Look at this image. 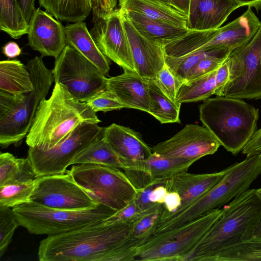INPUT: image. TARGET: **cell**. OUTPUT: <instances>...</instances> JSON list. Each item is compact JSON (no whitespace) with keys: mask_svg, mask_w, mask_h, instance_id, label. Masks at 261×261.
<instances>
[{"mask_svg":"<svg viewBox=\"0 0 261 261\" xmlns=\"http://www.w3.org/2000/svg\"><path fill=\"white\" fill-rule=\"evenodd\" d=\"M158 1L166 4V5H169L170 6L174 7L173 4H172L171 0H158Z\"/></svg>","mask_w":261,"mask_h":261,"instance_id":"cell-52","label":"cell"},{"mask_svg":"<svg viewBox=\"0 0 261 261\" xmlns=\"http://www.w3.org/2000/svg\"><path fill=\"white\" fill-rule=\"evenodd\" d=\"M216 71L184 82L177 91V102L181 105L185 102L204 100L214 94L216 90Z\"/></svg>","mask_w":261,"mask_h":261,"instance_id":"cell-33","label":"cell"},{"mask_svg":"<svg viewBox=\"0 0 261 261\" xmlns=\"http://www.w3.org/2000/svg\"><path fill=\"white\" fill-rule=\"evenodd\" d=\"M31 202L63 210H83L98 204L75 182L69 170L67 173L37 177Z\"/></svg>","mask_w":261,"mask_h":261,"instance_id":"cell-12","label":"cell"},{"mask_svg":"<svg viewBox=\"0 0 261 261\" xmlns=\"http://www.w3.org/2000/svg\"><path fill=\"white\" fill-rule=\"evenodd\" d=\"M226 62L228 81L215 95L240 99H261V25L248 42L229 54Z\"/></svg>","mask_w":261,"mask_h":261,"instance_id":"cell-9","label":"cell"},{"mask_svg":"<svg viewBox=\"0 0 261 261\" xmlns=\"http://www.w3.org/2000/svg\"><path fill=\"white\" fill-rule=\"evenodd\" d=\"M133 224L103 221L63 234L47 236L39 244L40 261H133L138 242Z\"/></svg>","mask_w":261,"mask_h":261,"instance_id":"cell-1","label":"cell"},{"mask_svg":"<svg viewBox=\"0 0 261 261\" xmlns=\"http://www.w3.org/2000/svg\"><path fill=\"white\" fill-rule=\"evenodd\" d=\"M119 9L140 13L150 19L187 28L188 16L158 0H119Z\"/></svg>","mask_w":261,"mask_h":261,"instance_id":"cell-26","label":"cell"},{"mask_svg":"<svg viewBox=\"0 0 261 261\" xmlns=\"http://www.w3.org/2000/svg\"><path fill=\"white\" fill-rule=\"evenodd\" d=\"M101 121L87 104L77 99L63 85L55 83L49 98L40 103L26 137L29 147L48 150L80 127Z\"/></svg>","mask_w":261,"mask_h":261,"instance_id":"cell-2","label":"cell"},{"mask_svg":"<svg viewBox=\"0 0 261 261\" xmlns=\"http://www.w3.org/2000/svg\"><path fill=\"white\" fill-rule=\"evenodd\" d=\"M242 151L246 157L261 153V128L255 131Z\"/></svg>","mask_w":261,"mask_h":261,"instance_id":"cell-43","label":"cell"},{"mask_svg":"<svg viewBox=\"0 0 261 261\" xmlns=\"http://www.w3.org/2000/svg\"><path fill=\"white\" fill-rule=\"evenodd\" d=\"M104 128L98 124H85L50 149L29 147L27 156L31 161L36 176L65 173L67 167L72 164L81 152L103 136Z\"/></svg>","mask_w":261,"mask_h":261,"instance_id":"cell-11","label":"cell"},{"mask_svg":"<svg viewBox=\"0 0 261 261\" xmlns=\"http://www.w3.org/2000/svg\"><path fill=\"white\" fill-rule=\"evenodd\" d=\"M0 29L13 39L28 34L29 23L17 0H0Z\"/></svg>","mask_w":261,"mask_h":261,"instance_id":"cell-31","label":"cell"},{"mask_svg":"<svg viewBox=\"0 0 261 261\" xmlns=\"http://www.w3.org/2000/svg\"><path fill=\"white\" fill-rule=\"evenodd\" d=\"M120 14L129 44L136 72L145 79L154 80L165 65L163 46L143 36L121 12Z\"/></svg>","mask_w":261,"mask_h":261,"instance_id":"cell-17","label":"cell"},{"mask_svg":"<svg viewBox=\"0 0 261 261\" xmlns=\"http://www.w3.org/2000/svg\"><path fill=\"white\" fill-rule=\"evenodd\" d=\"M191 0H171L174 7L180 12L187 15L189 13Z\"/></svg>","mask_w":261,"mask_h":261,"instance_id":"cell-50","label":"cell"},{"mask_svg":"<svg viewBox=\"0 0 261 261\" xmlns=\"http://www.w3.org/2000/svg\"><path fill=\"white\" fill-rule=\"evenodd\" d=\"M261 260V243L241 240L220 250L212 261Z\"/></svg>","mask_w":261,"mask_h":261,"instance_id":"cell-34","label":"cell"},{"mask_svg":"<svg viewBox=\"0 0 261 261\" xmlns=\"http://www.w3.org/2000/svg\"><path fill=\"white\" fill-rule=\"evenodd\" d=\"M23 13L24 17L28 23H29L35 10V0H17Z\"/></svg>","mask_w":261,"mask_h":261,"instance_id":"cell-48","label":"cell"},{"mask_svg":"<svg viewBox=\"0 0 261 261\" xmlns=\"http://www.w3.org/2000/svg\"><path fill=\"white\" fill-rule=\"evenodd\" d=\"M92 22L90 33L103 54L124 70L136 72L119 8Z\"/></svg>","mask_w":261,"mask_h":261,"instance_id":"cell-13","label":"cell"},{"mask_svg":"<svg viewBox=\"0 0 261 261\" xmlns=\"http://www.w3.org/2000/svg\"><path fill=\"white\" fill-rule=\"evenodd\" d=\"M34 86L30 73L19 60L0 62V92L19 95L32 91Z\"/></svg>","mask_w":261,"mask_h":261,"instance_id":"cell-27","label":"cell"},{"mask_svg":"<svg viewBox=\"0 0 261 261\" xmlns=\"http://www.w3.org/2000/svg\"><path fill=\"white\" fill-rule=\"evenodd\" d=\"M28 45L42 57L57 59L67 45L65 27L57 19L40 8L36 9L29 23Z\"/></svg>","mask_w":261,"mask_h":261,"instance_id":"cell-16","label":"cell"},{"mask_svg":"<svg viewBox=\"0 0 261 261\" xmlns=\"http://www.w3.org/2000/svg\"><path fill=\"white\" fill-rule=\"evenodd\" d=\"M167 193L168 191L164 184L156 186L150 194V200L153 203L163 204Z\"/></svg>","mask_w":261,"mask_h":261,"instance_id":"cell-47","label":"cell"},{"mask_svg":"<svg viewBox=\"0 0 261 261\" xmlns=\"http://www.w3.org/2000/svg\"><path fill=\"white\" fill-rule=\"evenodd\" d=\"M86 102L95 113L125 108L116 95L108 89L97 93Z\"/></svg>","mask_w":261,"mask_h":261,"instance_id":"cell-38","label":"cell"},{"mask_svg":"<svg viewBox=\"0 0 261 261\" xmlns=\"http://www.w3.org/2000/svg\"><path fill=\"white\" fill-rule=\"evenodd\" d=\"M231 50L226 48H210L198 50L179 57H173L165 55V64L179 80L186 81L189 71L200 60L211 56H228Z\"/></svg>","mask_w":261,"mask_h":261,"instance_id":"cell-32","label":"cell"},{"mask_svg":"<svg viewBox=\"0 0 261 261\" xmlns=\"http://www.w3.org/2000/svg\"><path fill=\"white\" fill-rule=\"evenodd\" d=\"M259 110L242 99L216 96L203 100L199 118L227 151L238 154L255 132Z\"/></svg>","mask_w":261,"mask_h":261,"instance_id":"cell-4","label":"cell"},{"mask_svg":"<svg viewBox=\"0 0 261 261\" xmlns=\"http://www.w3.org/2000/svg\"><path fill=\"white\" fill-rule=\"evenodd\" d=\"M119 10L141 35L163 46L190 31L188 28L149 18L137 12Z\"/></svg>","mask_w":261,"mask_h":261,"instance_id":"cell-24","label":"cell"},{"mask_svg":"<svg viewBox=\"0 0 261 261\" xmlns=\"http://www.w3.org/2000/svg\"><path fill=\"white\" fill-rule=\"evenodd\" d=\"M55 83L65 86L77 99L86 102L107 89V79L90 61L68 45L55 60Z\"/></svg>","mask_w":261,"mask_h":261,"instance_id":"cell-10","label":"cell"},{"mask_svg":"<svg viewBox=\"0 0 261 261\" xmlns=\"http://www.w3.org/2000/svg\"><path fill=\"white\" fill-rule=\"evenodd\" d=\"M241 240L245 242L261 243V219L253 227L244 233Z\"/></svg>","mask_w":261,"mask_h":261,"instance_id":"cell-46","label":"cell"},{"mask_svg":"<svg viewBox=\"0 0 261 261\" xmlns=\"http://www.w3.org/2000/svg\"><path fill=\"white\" fill-rule=\"evenodd\" d=\"M34 184L35 180L0 186V206L13 208L31 202Z\"/></svg>","mask_w":261,"mask_h":261,"instance_id":"cell-36","label":"cell"},{"mask_svg":"<svg viewBox=\"0 0 261 261\" xmlns=\"http://www.w3.org/2000/svg\"><path fill=\"white\" fill-rule=\"evenodd\" d=\"M3 53L8 58H14L19 56L21 50L19 45L15 42L7 43L2 48Z\"/></svg>","mask_w":261,"mask_h":261,"instance_id":"cell-49","label":"cell"},{"mask_svg":"<svg viewBox=\"0 0 261 261\" xmlns=\"http://www.w3.org/2000/svg\"><path fill=\"white\" fill-rule=\"evenodd\" d=\"M40 6L56 19L67 22L104 17L115 9L117 0H39Z\"/></svg>","mask_w":261,"mask_h":261,"instance_id":"cell-18","label":"cell"},{"mask_svg":"<svg viewBox=\"0 0 261 261\" xmlns=\"http://www.w3.org/2000/svg\"><path fill=\"white\" fill-rule=\"evenodd\" d=\"M67 45L73 47L92 62L106 76L110 70L109 62L98 47L86 22L68 24L65 27Z\"/></svg>","mask_w":261,"mask_h":261,"instance_id":"cell-25","label":"cell"},{"mask_svg":"<svg viewBox=\"0 0 261 261\" xmlns=\"http://www.w3.org/2000/svg\"><path fill=\"white\" fill-rule=\"evenodd\" d=\"M103 138L122 162L145 160L152 153L141 135L127 127L112 123L105 127Z\"/></svg>","mask_w":261,"mask_h":261,"instance_id":"cell-22","label":"cell"},{"mask_svg":"<svg viewBox=\"0 0 261 261\" xmlns=\"http://www.w3.org/2000/svg\"><path fill=\"white\" fill-rule=\"evenodd\" d=\"M34 86L28 93L13 95L0 92V145L18 146L27 137L41 101L45 99L54 81L42 57L36 56L25 65Z\"/></svg>","mask_w":261,"mask_h":261,"instance_id":"cell-3","label":"cell"},{"mask_svg":"<svg viewBox=\"0 0 261 261\" xmlns=\"http://www.w3.org/2000/svg\"><path fill=\"white\" fill-rule=\"evenodd\" d=\"M19 224L34 234L56 236L105 220L117 211L102 204L83 210L52 208L33 202L12 208Z\"/></svg>","mask_w":261,"mask_h":261,"instance_id":"cell-7","label":"cell"},{"mask_svg":"<svg viewBox=\"0 0 261 261\" xmlns=\"http://www.w3.org/2000/svg\"><path fill=\"white\" fill-rule=\"evenodd\" d=\"M195 1L196 0H191L190 1V6L189 13L192 10L193 7H194Z\"/></svg>","mask_w":261,"mask_h":261,"instance_id":"cell-53","label":"cell"},{"mask_svg":"<svg viewBox=\"0 0 261 261\" xmlns=\"http://www.w3.org/2000/svg\"><path fill=\"white\" fill-rule=\"evenodd\" d=\"M19 224L11 207L0 206V257L5 254Z\"/></svg>","mask_w":261,"mask_h":261,"instance_id":"cell-37","label":"cell"},{"mask_svg":"<svg viewBox=\"0 0 261 261\" xmlns=\"http://www.w3.org/2000/svg\"><path fill=\"white\" fill-rule=\"evenodd\" d=\"M151 108L148 113L160 123H180L179 111L181 105L170 99L161 90L153 80H148Z\"/></svg>","mask_w":261,"mask_h":261,"instance_id":"cell-29","label":"cell"},{"mask_svg":"<svg viewBox=\"0 0 261 261\" xmlns=\"http://www.w3.org/2000/svg\"><path fill=\"white\" fill-rule=\"evenodd\" d=\"M148 82L137 72L124 70L121 74L108 78L107 89L125 108L148 113L151 108Z\"/></svg>","mask_w":261,"mask_h":261,"instance_id":"cell-21","label":"cell"},{"mask_svg":"<svg viewBox=\"0 0 261 261\" xmlns=\"http://www.w3.org/2000/svg\"><path fill=\"white\" fill-rule=\"evenodd\" d=\"M195 161L153 152L146 160L123 162V171L137 189L163 185L175 174L187 171Z\"/></svg>","mask_w":261,"mask_h":261,"instance_id":"cell-15","label":"cell"},{"mask_svg":"<svg viewBox=\"0 0 261 261\" xmlns=\"http://www.w3.org/2000/svg\"><path fill=\"white\" fill-rule=\"evenodd\" d=\"M220 146V143L207 128L191 124L151 148L153 152L164 156L196 162L202 157L215 153Z\"/></svg>","mask_w":261,"mask_h":261,"instance_id":"cell-14","label":"cell"},{"mask_svg":"<svg viewBox=\"0 0 261 261\" xmlns=\"http://www.w3.org/2000/svg\"><path fill=\"white\" fill-rule=\"evenodd\" d=\"M228 56H211L200 60L189 72L186 81L194 80L216 70Z\"/></svg>","mask_w":261,"mask_h":261,"instance_id":"cell-40","label":"cell"},{"mask_svg":"<svg viewBox=\"0 0 261 261\" xmlns=\"http://www.w3.org/2000/svg\"><path fill=\"white\" fill-rule=\"evenodd\" d=\"M229 77V69L226 60L216 70L215 80L216 90L215 94L222 88L227 83Z\"/></svg>","mask_w":261,"mask_h":261,"instance_id":"cell-45","label":"cell"},{"mask_svg":"<svg viewBox=\"0 0 261 261\" xmlns=\"http://www.w3.org/2000/svg\"><path fill=\"white\" fill-rule=\"evenodd\" d=\"M142 213L134 199L123 208L103 220V222L105 223L124 222L133 224Z\"/></svg>","mask_w":261,"mask_h":261,"instance_id":"cell-41","label":"cell"},{"mask_svg":"<svg viewBox=\"0 0 261 261\" xmlns=\"http://www.w3.org/2000/svg\"><path fill=\"white\" fill-rule=\"evenodd\" d=\"M260 25L261 21L251 8L248 7L246 11L238 18L220 28L216 35L199 50L221 48L232 51L248 42L257 33Z\"/></svg>","mask_w":261,"mask_h":261,"instance_id":"cell-20","label":"cell"},{"mask_svg":"<svg viewBox=\"0 0 261 261\" xmlns=\"http://www.w3.org/2000/svg\"><path fill=\"white\" fill-rule=\"evenodd\" d=\"M239 7L233 0H196L188 15L187 28L196 31L220 28Z\"/></svg>","mask_w":261,"mask_h":261,"instance_id":"cell-23","label":"cell"},{"mask_svg":"<svg viewBox=\"0 0 261 261\" xmlns=\"http://www.w3.org/2000/svg\"><path fill=\"white\" fill-rule=\"evenodd\" d=\"M261 219V199L256 189L242 193L222 210L220 217L185 260L212 261L222 249L240 241Z\"/></svg>","mask_w":261,"mask_h":261,"instance_id":"cell-5","label":"cell"},{"mask_svg":"<svg viewBox=\"0 0 261 261\" xmlns=\"http://www.w3.org/2000/svg\"><path fill=\"white\" fill-rule=\"evenodd\" d=\"M222 212L215 208L193 221L153 234L137 246L134 260H185Z\"/></svg>","mask_w":261,"mask_h":261,"instance_id":"cell-6","label":"cell"},{"mask_svg":"<svg viewBox=\"0 0 261 261\" xmlns=\"http://www.w3.org/2000/svg\"><path fill=\"white\" fill-rule=\"evenodd\" d=\"M240 7L247 6L261 11V0H233Z\"/></svg>","mask_w":261,"mask_h":261,"instance_id":"cell-51","label":"cell"},{"mask_svg":"<svg viewBox=\"0 0 261 261\" xmlns=\"http://www.w3.org/2000/svg\"><path fill=\"white\" fill-rule=\"evenodd\" d=\"M163 211V204L155 203L142 213L133 224L132 236L138 245L148 239L154 232Z\"/></svg>","mask_w":261,"mask_h":261,"instance_id":"cell-35","label":"cell"},{"mask_svg":"<svg viewBox=\"0 0 261 261\" xmlns=\"http://www.w3.org/2000/svg\"><path fill=\"white\" fill-rule=\"evenodd\" d=\"M154 80L170 99L176 103L180 104L176 101V96L178 90L183 82L175 76L166 64Z\"/></svg>","mask_w":261,"mask_h":261,"instance_id":"cell-39","label":"cell"},{"mask_svg":"<svg viewBox=\"0 0 261 261\" xmlns=\"http://www.w3.org/2000/svg\"><path fill=\"white\" fill-rule=\"evenodd\" d=\"M157 185H152L138 190V193L135 199L138 206L142 212L147 210L155 204L151 201L150 196L153 189Z\"/></svg>","mask_w":261,"mask_h":261,"instance_id":"cell-42","label":"cell"},{"mask_svg":"<svg viewBox=\"0 0 261 261\" xmlns=\"http://www.w3.org/2000/svg\"><path fill=\"white\" fill-rule=\"evenodd\" d=\"M37 177L30 159L17 158L9 152L0 154V186L34 181Z\"/></svg>","mask_w":261,"mask_h":261,"instance_id":"cell-28","label":"cell"},{"mask_svg":"<svg viewBox=\"0 0 261 261\" xmlns=\"http://www.w3.org/2000/svg\"><path fill=\"white\" fill-rule=\"evenodd\" d=\"M181 204V199L175 192H168L165 201L163 204V211L162 215L175 212Z\"/></svg>","mask_w":261,"mask_h":261,"instance_id":"cell-44","label":"cell"},{"mask_svg":"<svg viewBox=\"0 0 261 261\" xmlns=\"http://www.w3.org/2000/svg\"><path fill=\"white\" fill-rule=\"evenodd\" d=\"M75 182L98 204L117 211L134 200L138 193L121 169L94 164H76L69 170Z\"/></svg>","mask_w":261,"mask_h":261,"instance_id":"cell-8","label":"cell"},{"mask_svg":"<svg viewBox=\"0 0 261 261\" xmlns=\"http://www.w3.org/2000/svg\"><path fill=\"white\" fill-rule=\"evenodd\" d=\"M227 171V168L211 173L193 174L183 171L166 180L164 185L168 192H176L180 197L181 204L175 212L161 217L184 210L214 187L223 177Z\"/></svg>","mask_w":261,"mask_h":261,"instance_id":"cell-19","label":"cell"},{"mask_svg":"<svg viewBox=\"0 0 261 261\" xmlns=\"http://www.w3.org/2000/svg\"><path fill=\"white\" fill-rule=\"evenodd\" d=\"M256 193L257 196L261 199V188L256 189Z\"/></svg>","mask_w":261,"mask_h":261,"instance_id":"cell-54","label":"cell"},{"mask_svg":"<svg viewBox=\"0 0 261 261\" xmlns=\"http://www.w3.org/2000/svg\"><path fill=\"white\" fill-rule=\"evenodd\" d=\"M94 164L123 170L122 162L106 142L103 136L97 140L81 152L72 164Z\"/></svg>","mask_w":261,"mask_h":261,"instance_id":"cell-30","label":"cell"}]
</instances>
